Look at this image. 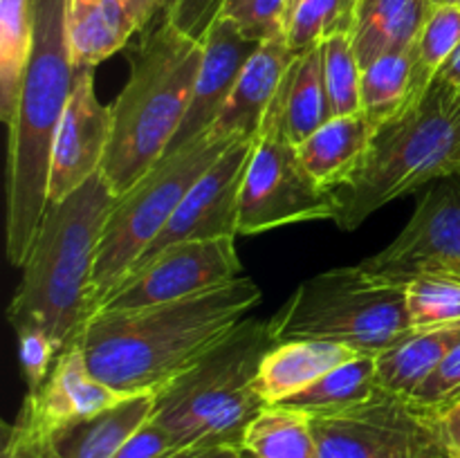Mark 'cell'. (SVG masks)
Masks as SVG:
<instances>
[{"instance_id": "obj_1", "label": "cell", "mask_w": 460, "mask_h": 458, "mask_svg": "<svg viewBox=\"0 0 460 458\" xmlns=\"http://www.w3.org/2000/svg\"><path fill=\"white\" fill-rule=\"evenodd\" d=\"M250 277L171 304L97 313L81 335L90 373L126 395H157L218 348L261 304Z\"/></svg>"}, {"instance_id": "obj_2", "label": "cell", "mask_w": 460, "mask_h": 458, "mask_svg": "<svg viewBox=\"0 0 460 458\" xmlns=\"http://www.w3.org/2000/svg\"><path fill=\"white\" fill-rule=\"evenodd\" d=\"M67 0H34V48L7 139V259L22 268L48 211L49 151L76 67L66 31Z\"/></svg>"}, {"instance_id": "obj_3", "label": "cell", "mask_w": 460, "mask_h": 458, "mask_svg": "<svg viewBox=\"0 0 460 458\" xmlns=\"http://www.w3.org/2000/svg\"><path fill=\"white\" fill-rule=\"evenodd\" d=\"M115 202L102 171L49 202L7 308L13 332L40 328L61 350L81 335L93 314L94 260Z\"/></svg>"}, {"instance_id": "obj_4", "label": "cell", "mask_w": 460, "mask_h": 458, "mask_svg": "<svg viewBox=\"0 0 460 458\" xmlns=\"http://www.w3.org/2000/svg\"><path fill=\"white\" fill-rule=\"evenodd\" d=\"M130 54V75L111 106V142L102 175L117 198L169 151L191 103L202 63V39L164 13L146 27Z\"/></svg>"}, {"instance_id": "obj_5", "label": "cell", "mask_w": 460, "mask_h": 458, "mask_svg": "<svg viewBox=\"0 0 460 458\" xmlns=\"http://www.w3.org/2000/svg\"><path fill=\"white\" fill-rule=\"evenodd\" d=\"M460 173V94L436 76L420 106L373 135L358 173L335 189L332 223L353 232L376 211Z\"/></svg>"}, {"instance_id": "obj_6", "label": "cell", "mask_w": 460, "mask_h": 458, "mask_svg": "<svg viewBox=\"0 0 460 458\" xmlns=\"http://www.w3.org/2000/svg\"><path fill=\"white\" fill-rule=\"evenodd\" d=\"M277 346L268 321L245 319L218 348L155 395L151 422L193 447H243L247 427L268 404L254 391L261 359Z\"/></svg>"}, {"instance_id": "obj_7", "label": "cell", "mask_w": 460, "mask_h": 458, "mask_svg": "<svg viewBox=\"0 0 460 458\" xmlns=\"http://www.w3.org/2000/svg\"><path fill=\"white\" fill-rule=\"evenodd\" d=\"M268 323L277 344L332 341L362 355H380L411 332L404 286L359 263L304 281Z\"/></svg>"}, {"instance_id": "obj_8", "label": "cell", "mask_w": 460, "mask_h": 458, "mask_svg": "<svg viewBox=\"0 0 460 458\" xmlns=\"http://www.w3.org/2000/svg\"><path fill=\"white\" fill-rule=\"evenodd\" d=\"M234 142L207 130L180 151L162 157L135 187L117 198L94 260L93 314L160 236L189 189Z\"/></svg>"}, {"instance_id": "obj_9", "label": "cell", "mask_w": 460, "mask_h": 458, "mask_svg": "<svg viewBox=\"0 0 460 458\" xmlns=\"http://www.w3.org/2000/svg\"><path fill=\"white\" fill-rule=\"evenodd\" d=\"M337 196L308 173L270 108L254 139L238 196V236L314 220H335Z\"/></svg>"}, {"instance_id": "obj_10", "label": "cell", "mask_w": 460, "mask_h": 458, "mask_svg": "<svg viewBox=\"0 0 460 458\" xmlns=\"http://www.w3.org/2000/svg\"><path fill=\"white\" fill-rule=\"evenodd\" d=\"M310 422L319 458H452L438 418L386 391L371 402Z\"/></svg>"}, {"instance_id": "obj_11", "label": "cell", "mask_w": 460, "mask_h": 458, "mask_svg": "<svg viewBox=\"0 0 460 458\" xmlns=\"http://www.w3.org/2000/svg\"><path fill=\"white\" fill-rule=\"evenodd\" d=\"M243 277L236 236L187 241L157 251L108 292L97 313H126L200 295Z\"/></svg>"}, {"instance_id": "obj_12", "label": "cell", "mask_w": 460, "mask_h": 458, "mask_svg": "<svg viewBox=\"0 0 460 458\" xmlns=\"http://www.w3.org/2000/svg\"><path fill=\"white\" fill-rule=\"evenodd\" d=\"M126 398L128 395L90 373L81 341L75 339L61 350L48 380L36 391H27L21 411L4 429L3 447L34 443L63 427L97 416Z\"/></svg>"}, {"instance_id": "obj_13", "label": "cell", "mask_w": 460, "mask_h": 458, "mask_svg": "<svg viewBox=\"0 0 460 458\" xmlns=\"http://www.w3.org/2000/svg\"><path fill=\"white\" fill-rule=\"evenodd\" d=\"M359 265L400 286L425 269L460 272V175L438 180L400 236Z\"/></svg>"}, {"instance_id": "obj_14", "label": "cell", "mask_w": 460, "mask_h": 458, "mask_svg": "<svg viewBox=\"0 0 460 458\" xmlns=\"http://www.w3.org/2000/svg\"><path fill=\"white\" fill-rule=\"evenodd\" d=\"M252 151L254 139H236L189 189L166 227L144 251L135 268L178 242L238 236V196Z\"/></svg>"}, {"instance_id": "obj_15", "label": "cell", "mask_w": 460, "mask_h": 458, "mask_svg": "<svg viewBox=\"0 0 460 458\" xmlns=\"http://www.w3.org/2000/svg\"><path fill=\"white\" fill-rule=\"evenodd\" d=\"M111 128V106H103L94 90V67H81L49 151V202L67 198L102 171Z\"/></svg>"}, {"instance_id": "obj_16", "label": "cell", "mask_w": 460, "mask_h": 458, "mask_svg": "<svg viewBox=\"0 0 460 458\" xmlns=\"http://www.w3.org/2000/svg\"><path fill=\"white\" fill-rule=\"evenodd\" d=\"M259 45V40L250 39L241 27H236L227 18L216 16L211 21V25L202 34L205 52H202L191 103H189L187 115H184L178 135L171 142L166 155L180 151L211 128L216 117L227 103L243 67Z\"/></svg>"}, {"instance_id": "obj_17", "label": "cell", "mask_w": 460, "mask_h": 458, "mask_svg": "<svg viewBox=\"0 0 460 458\" xmlns=\"http://www.w3.org/2000/svg\"><path fill=\"white\" fill-rule=\"evenodd\" d=\"M155 395H128L115 407L67 425L21 447H3V458H115L121 445L151 420Z\"/></svg>"}, {"instance_id": "obj_18", "label": "cell", "mask_w": 460, "mask_h": 458, "mask_svg": "<svg viewBox=\"0 0 460 458\" xmlns=\"http://www.w3.org/2000/svg\"><path fill=\"white\" fill-rule=\"evenodd\" d=\"M295 57L286 36L263 40L243 67L209 133L225 139H256Z\"/></svg>"}, {"instance_id": "obj_19", "label": "cell", "mask_w": 460, "mask_h": 458, "mask_svg": "<svg viewBox=\"0 0 460 458\" xmlns=\"http://www.w3.org/2000/svg\"><path fill=\"white\" fill-rule=\"evenodd\" d=\"M355 355L362 353H355L349 346L332 344V341H283L272 346L261 359L259 373L254 377V391L268 407H274L299 391L308 389Z\"/></svg>"}, {"instance_id": "obj_20", "label": "cell", "mask_w": 460, "mask_h": 458, "mask_svg": "<svg viewBox=\"0 0 460 458\" xmlns=\"http://www.w3.org/2000/svg\"><path fill=\"white\" fill-rule=\"evenodd\" d=\"M434 7L429 0H358L350 40L362 70L385 54L409 52Z\"/></svg>"}, {"instance_id": "obj_21", "label": "cell", "mask_w": 460, "mask_h": 458, "mask_svg": "<svg viewBox=\"0 0 460 458\" xmlns=\"http://www.w3.org/2000/svg\"><path fill=\"white\" fill-rule=\"evenodd\" d=\"M66 31L72 63L81 70L119 52L142 27L124 0H67Z\"/></svg>"}, {"instance_id": "obj_22", "label": "cell", "mask_w": 460, "mask_h": 458, "mask_svg": "<svg viewBox=\"0 0 460 458\" xmlns=\"http://www.w3.org/2000/svg\"><path fill=\"white\" fill-rule=\"evenodd\" d=\"M371 142V126L362 112H355L328 119L308 139L296 144V155L317 182L335 191L358 173Z\"/></svg>"}, {"instance_id": "obj_23", "label": "cell", "mask_w": 460, "mask_h": 458, "mask_svg": "<svg viewBox=\"0 0 460 458\" xmlns=\"http://www.w3.org/2000/svg\"><path fill=\"white\" fill-rule=\"evenodd\" d=\"M270 108L279 115L288 139L295 146L322 128L328 119H332L326 84H323L322 45L296 54Z\"/></svg>"}, {"instance_id": "obj_24", "label": "cell", "mask_w": 460, "mask_h": 458, "mask_svg": "<svg viewBox=\"0 0 460 458\" xmlns=\"http://www.w3.org/2000/svg\"><path fill=\"white\" fill-rule=\"evenodd\" d=\"M460 339V328L411 330L376 355L377 382L382 391L411 400L422 382L431 375L447 350Z\"/></svg>"}, {"instance_id": "obj_25", "label": "cell", "mask_w": 460, "mask_h": 458, "mask_svg": "<svg viewBox=\"0 0 460 458\" xmlns=\"http://www.w3.org/2000/svg\"><path fill=\"white\" fill-rule=\"evenodd\" d=\"M382 393L377 382L376 355H355L331 373L274 407H286L308 418L335 416L359 404L371 402Z\"/></svg>"}, {"instance_id": "obj_26", "label": "cell", "mask_w": 460, "mask_h": 458, "mask_svg": "<svg viewBox=\"0 0 460 458\" xmlns=\"http://www.w3.org/2000/svg\"><path fill=\"white\" fill-rule=\"evenodd\" d=\"M34 48V0H0V119L12 126Z\"/></svg>"}, {"instance_id": "obj_27", "label": "cell", "mask_w": 460, "mask_h": 458, "mask_svg": "<svg viewBox=\"0 0 460 458\" xmlns=\"http://www.w3.org/2000/svg\"><path fill=\"white\" fill-rule=\"evenodd\" d=\"M373 135L411 112V49L385 54L362 70V110Z\"/></svg>"}, {"instance_id": "obj_28", "label": "cell", "mask_w": 460, "mask_h": 458, "mask_svg": "<svg viewBox=\"0 0 460 458\" xmlns=\"http://www.w3.org/2000/svg\"><path fill=\"white\" fill-rule=\"evenodd\" d=\"M458 45L460 4H436L411 48V110L420 106L440 67L456 52Z\"/></svg>"}, {"instance_id": "obj_29", "label": "cell", "mask_w": 460, "mask_h": 458, "mask_svg": "<svg viewBox=\"0 0 460 458\" xmlns=\"http://www.w3.org/2000/svg\"><path fill=\"white\" fill-rule=\"evenodd\" d=\"M243 447L259 458H319L310 418L286 407H265L247 427Z\"/></svg>"}, {"instance_id": "obj_30", "label": "cell", "mask_w": 460, "mask_h": 458, "mask_svg": "<svg viewBox=\"0 0 460 458\" xmlns=\"http://www.w3.org/2000/svg\"><path fill=\"white\" fill-rule=\"evenodd\" d=\"M411 330L460 328V272L425 269L404 286Z\"/></svg>"}, {"instance_id": "obj_31", "label": "cell", "mask_w": 460, "mask_h": 458, "mask_svg": "<svg viewBox=\"0 0 460 458\" xmlns=\"http://www.w3.org/2000/svg\"><path fill=\"white\" fill-rule=\"evenodd\" d=\"M358 0H301L288 22L286 39L295 54L317 48L337 34H350Z\"/></svg>"}, {"instance_id": "obj_32", "label": "cell", "mask_w": 460, "mask_h": 458, "mask_svg": "<svg viewBox=\"0 0 460 458\" xmlns=\"http://www.w3.org/2000/svg\"><path fill=\"white\" fill-rule=\"evenodd\" d=\"M322 63L332 117L355 115L362 110V66L350 34H337L323 40Z\"/></svg>"}, {"instance_id": "obj_33", "label": "cell", "mask_w": 460, "mask_h": 458, "mask_svg": "<svg viewBox=\"0 0 460 458\" xmlns=\"http://www.w3.org/2000/svg\"><path fill=\"white\" fill-rule=\"evenodd\" d=\"M216 16L227 18L250 39H281L292 16V0H223Z\"/></svg>"}, {"instance_id": "obj_34", "label": "cell", "mask_w": 460, "mask_h": 458, "mask_svg": "<svg viewBox=\"0 0 460 458\" xmlns=\"http://www.w3.org/2000/svg\"><path fill=\"white\" fill-rule=\"evenodd\" d=\"M456 398H460V339L447 350L409 402L429 416H438Z\"/></svg>"}, {"instance_id": "obj_35", "label": "cell", "mask_w": 460, "mask_h": 458, "mask_svg": "<svg viewBox=\"0 0 460 458\" xmlns=\"http://www.w3.org/2000/svg\"><path fill=\"white\" fill-rule=\"evenodd\" d=\"M18 339V362H21L22 377L27 382V391H36L52 373L61 346L40 328H22L16 332Z\"/></svg>"}, {"instance_id": "obj_36", "label": "cell", "mask_w": 460, "mask_h": 458, "mask_svg": "<svg viewBox=\"0 0 460 458\" xmlns=\"http://www.w3.org/2000/svg\"><path fill=\"white\" fill-rule=\"evenodd\" d=\"M169 454H175L171 436L160 425L148 420L121 445L115 458H164Z\"/></svg>"}, {"instance_id": "obj_37", "label": "cell", "mask_w": 460, "mask_h": 458, "mask_svg": "<svg viewBox=\"0 0 460 458\" xmlns=\"http://www.w3.org/2000/svg\"><path fill=\"white\" fill-rule=\"evenodd\" d=\"M436 418H438L440 434L447 445V452L452 454V458H460V398L447 404Z\"/></svg>"}, {"instance_id": "obj_38", "label": "cell", "mask_w": 460, "mask_h": 458, "mask_svg": "<svg viewBox=\"0 0 460 458\" xmlns=\"http://www.w3.org/2000/svg\"><path fill=\"white\" fill-rule=\"evenodd\" d=\"M164 458H241V447H193L182 449V452L169 454Z\"/></svg>"}, {"instance_id": "obj_39", "label": "cell", "mask_w": 460, "mask_h": 458, "mask_svg": "<svg viewBox=\"0 0 460 458\" xmlns=\"http://www.w3.org/2000/svg\"><path fill=\"white\" fill-rule=\"evenodd\" d=\"M124 4L130 9V13H133L135 21L139 22L142 31L146 30V27L155 21L157 13H160V3H157V0H124Z\"/></svg>"}, {"instance_id": "obj_40", "label": "cell", "mask_w": 460, "mask_h": 458, "mask_svg": "<svg viewBox=\"0 0 460 458\" xmlns=\"http://www.w3.org/2000/svg\"><path fill=\"white\" fill-rule=\"evenodd\" d=\"M438 79H443L445 84L452 85V88L460 94V45L456 48V52L449 57V61L440 67Z\"/></svg>"}, {"instance_id": "obj_41", "label": "cell", "mask_w": 460, "mask_h": 458, "mask_svg": "<svg viewBox=\"0 0 460 458\" xmlns=\"http://www.w3.org/2000/svg\"><path fill=\"white\" fill-rule=\"evenodd\" d=\"M241 458H259V456H256V454H252V452H250V449L241 447Z\"/></svg>"}, {"instance_id": "obj_42", "label": "cell", "mask_w": 460, "mask_h": 458, "mask_svg": "<svg viewBox=\"0 0 460 458\" xmlns=\"http://www.w3.org/2000/svg\"><path fill=\"white\" fill-rule=\"evenodd\" d=\"M429 3H431V4H443L445 0H429Z\"/></svg>"}, {"instance_id": "obj_43", "label": "cell", "mask_w": 460, "mask_h": 458, "mask_svg": "<svg viewBox=\"0 0 460 458\" xmlns=\"http://www.w3.org/2000/svg\"><path fill=\"white\" fill-rule=\"evenodd\" d=\"M301 3V0H292V12H295V7H296V4H299Z\"/></svg>"}, {"instance_id": "obj_44", "label": "cell", "mask_w": 460, "mask_h": 458, "mask_svg": "<svg viewBox=\"0 0 460 458\" xmlns=\"http://www.w3.org/2000/svg\"><path fill=\"white\" fill-rule=\"evenodd\" d=\"M445 3H456V4H460V0H445Z\"/></svg>"}, {"instance_id": "obj_45", "label": "cell", "mask_w": 460, "mask_h": 458, "mask_svg": "<svg viewBox=\"0 0 460 458\" xmlns=\"http://www.w3.org/2000/svg\"><path fill=\"white\" fill-rule=\"evenodd\" d=\"M458 175H460V173H458Z\"/></svg>"}]
</instances>
